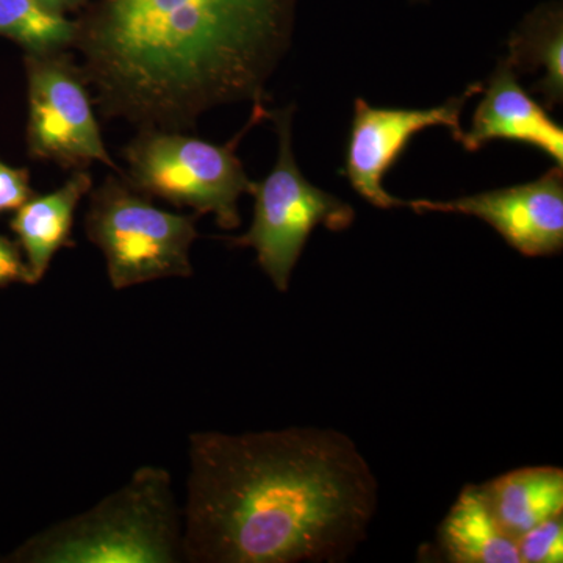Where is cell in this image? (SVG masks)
Returning <instances> with one entry per match:
<instances>
[{
    "label": "cell",
    "mask_w": 563,
    "mask_h": 563,
    "mask_svg": "<svg viewBox=\"0 0 563 563\" xmlns=\"http://www.w3.org/2000/svg\"><path fill=\"white\" fill-rule=\"evenodd\" d=\"M188 462L187 562H342L376 514L368 462L332 429L195 432Z\"/></svg>",
    "instance_id": "cell-1"
},
{
    "label": "cell",
    "mask_w": 563,
    "mask_h": 563,
    "mask_svg": "<svg viewBox=\"0 0 563 563\" xmlns=\"http://www.w3.org/2000/svg\"><path fill=\"white\" fill-rule=\"evenodd\" d=\"M296 0H95L73 51L107 121L196 132L207 111L265 102Z\"/></svg>",
    "instance_id": "cell-2"
},
{
    "label": "cell",
    "mask_w": 563,
    "mask_h": 563,
    "mask_svg": "<svg viewBox=\"0 0 563 563\" xmlns=\"http://www.w3.org/2000/svg\"><path fill=\"white\" fill-rule=\"evenodd\" d=\"M181 529L172 474L141 466L117 492L35 533L5 562L176 563L184 561Z\"/></svg>",
    "instance_id": "cell-3"
},
{
    "label": "cell",
    "mask_w": 563,
    "mask_h": 563,
    "mask_svg": "<svg viewBox=\"0 0 563 563\" xmlns=\"http://www.w3.org/2000/svg\"><path fill=\"white\" fill-rule=\"evenodd\" d=\"M268 114L265 102L252 103L250 121L224 144L188 132L143 129L121 152L128 166L122 177L147 198L191 209L198 217L211 214L221 229L235 231L242 224L240 198L254 187L236 147Z\"/></svg>",
    "instance_id": "cell-4"
},
{
    "label": "cell",
    "mask_w": 563,
    "mask_h": 563,
    "mask_svg": "<svg viewBox=\"0 0 563 563\" xmlns=\"http://www.w3.org/2000/svg\"><path fill=\"white\" fill-rule=\"evenodd\" d=\"M198 218L158 209L117 174L88 192L85 233L106 258L111 287L125 290L147 282L191 277Z\"/></svg>",
    "instance_id": "cell-5"
},
{
    "label": "cell",
    "mask_w": 563,
    "mask_h": 563,
    "mask_svg": "<svg viewBox=\"0 0 563 563\" xmlns=\"http://www.w3.org/2000/svg\"><path fill=\"white\" fill-rule=\"evenodd\" d=\"M295 106L269 110L279 139L273 172L254 181V218L246 233L225 239L231 246L251 247L257 254L263 273L277 290L290 287L292 269L301 257L310 233L324 225L332 232L346 231L355 213L350 203L314 187L303 177L292 152Z\"/></svg>",
    "instance_id": "cell-6"
},
{
    "label": "cell",
    "mask_w": 563,
    "mask_h": 563,
    "mask_svg": "<svg viewBox=\"0 0 563 563\" xmlns=\"http://www.w3.org/2000/svg\"><path fill=\"white\" fill-rule=\"evenodd\" d=\"M24 66L29 157L54 163L65 172L90 169L95 163H102L124 176L103 143L91 90L73 51L24 55Z\"/></svg>",
    "instance_id": "cell-7"
},
{
    "label": "cell",
    "mask_w": 563,
    "mask_h": 563,
    "mask_svg": "<svg viewBox=\"0 0 563 563\" xmlns=\"http://www.w3.org/2000/svg\"><path fill=\"white\" fill-rule=\"evenodd\" d=\"M474 84L461 96L433 109H374L362 98L355 99L350 141L343 174L351 187L377 209L407 206L384 188V179L407 150L410 140L426 129H450L454 140L462 135L461 114L466 101L483 92Z\"/></svg>",
    "instance_id": "cell-8"
},
{
    "label": "cell",
    "mask_w": 563,
    "mask_h": 563,
    "mask_svg": "<svg viewBox=\"0 0 563 563\" xmlns=\"http://www.w3.org/2000/svg\"><path fill=\"white\" fill-rule=\"evenodd\" d=\"M417 213H459L490 224L507 244L526 257H548L563 247V172L555 165L542 177L463 196L453 201L407 202Z\"/></svg>",
    "instance_id": "cell-9"
},
{
    "label": "cell",
    "mask_w": 563,
    "mask_h": 563,
    "mask_svg": "<svg viewBox=\"0 0 563 563\" xmlns=\"http://www.w3.org/2000/svg\"><path fill=\"white\" fill-rule=\"evenodd\" d=\"M484 99L474 111L472 128L462 132L457 143L468 152L483 150L495 140L529 144L563 166V129L548 117L542 106L520 87L517 70L506 60L499 63Z\"/></svg>",
    "instance_id": "cell-10"
},
{
    "label": "cell",
    "mask_w": 563,
    "mask_h": 563,
    "mask_svg": "<svg viewBox=\"0 0 563 563\" xmlns=\"http://www.w3.org/2000/svg\"><path fill=\"white\" fill-rule=\"evenodd\" d=\"M92 184L90 169L70 172L60 188L47 195L35 192L14 211L10 228L31 269L33 285L44 279L58 251L74 246V217Z\"/></svg>",
    "instance_id": "cell-11"
},
{
    "label": "cell",
    "mask_w": 563,
    "mask_h": 563,
    "mask_svg": "<svg viewBox=\"0 0 563 563\" xmlns=\"http://www.w3.org/2000/svg\"><path fill=\"white\" fill-rule=\"evenodd\" d=\"M440 547L454 563H521L517 539L499 523L483 485H466L439 531Z\"/></svg>",
    "instance_id": "cell-12"
},
{
    "label": "cell",
    "mask_w": 563,
    "mask_h": 563,
    "mask_svg": "<svg viewBox=\"0 0 563 563\" xmlns=\"http://www.w3.org/2000/svg\"><path fill=\"white\" fill-rule=\"evenodd\" d=\"M493 512L514 539L563 512V472L555 466H529L483 485Z\"/></svg>",
    "instance_id": "cell-13"
},
{
    "label": "cell",
    "mask_w": 563,
    "mask_h": 563,
    "mask_svg": "<svg viewBox=\"0 0 563 563\" xmlns=\"http://www.w3.org/2000/svg\"><path fill=\"white\" fill-rule=\"evenodd\" d=\"M506 62L515 70L544 69L536 91L553 109L563 98V14L558 3H548L526 18L509 41Z\"/></svg>",
    "instance_id": "cell-14"
},
{
    "label": "cell",
    "mask_w": 563,
    "mask_h": 563,
    "mask_svg": "<svg viewBox=\"0 0 563 563\" xmlns=\"http://www.w3.org/2000/svg\"><path fill=\"white\" fill-rule=\"evenodd\" d=\"M77 22L38 0H0V36L16 43L24 55L73 51Z\"/></svg>",
    "instance_id": "cell-15"
},
{
    "label": "cell",
    "mask_w": 563,
    "mask_h": 563,
    "mask_svg": "<svg viewBox=\"0 0 563 563\" xmlns=\"http://www.w3.org/2000/svg\"><path fill=\"white\" fill-rule=\"evenodd\" d=\"M521 563H561L563 561L562 514L548 518L518 537Z\"/></svg>",
    "instance_id": "cell-16"
},
{
    "label": "cell",
    "mask_w": 563,
    "mask_h": 563,
    "mask_svg": "<svg viewBox=\"0 0 563 563\" xmlns=\"http://www.w3.org/2000/svg\"><path fill=\"white\" fill-rule=\"evenodd\" d=\"M27 168H14L0 161V213L16 211L35 195Z\"/></svg>",
    "instance_id": "cell-17"
},
{
    "label": "cell",
    "mask_w": 563,
    "mask_h": 563,
    "mask_svg": "<svg viewBox=\"0 0 563 563\" xmlns=\"http://www.w3.org/2000/svg\"><path fill=\"white\" fill-rule=\"evenodd\" d=\"M14 284L33 285L31 269L20 244L0 235V288Z\"/></svg>",
    "instance_id": "cell-18"
},
{
    "label": "cell",
    "mask_w": 563,
    "mask_h": 563,
    "mask_svg": "<svg viewBox=\"0 0 563 563\" xmlns=\"http://www.w3.org/2000/svg\"><path fill=\"white\" fill-rule=\"evenodd\" d=\"M46 9L55 11V13L65 14L77 13L88 5L90 0H38Z\"/></svg>",
    "instance_id": "cell-19"
}]
</instances>
